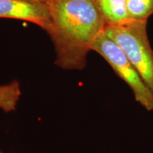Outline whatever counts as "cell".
Wrapping results in <instances>:
<instances>
[{
    "label": "cell",
    "instance_id": "obj_1",
    "mask_svg": "<svg viewBox=\"0 0 153 153\" xmlns=\"http://www.w3.org/2000/svg\"><path fill=\"white\" fill-rule=\"evenodd\" d=\"M47 29L55 47V64L64 70H82L87 54L106 24L92 0H46Z\"/></svg>",
    "mask_w": 153,
    "mask_h": 153
},
{
    "label": "cell",
    "instance_id": "obj_2",
    "mask_svg": "<svg viewBox=\"0 0 153 153\" xmlns=\"http://www.w3.org/2000/svg\"><path fill=\"white\" fill-rule=\"evenodd\" d=\"M148 21L106 26L104 33L116 42L153 93V50L147 33Z\"/></svg>",
    "mask_w": 153,
    "mask_h": 153
},
{
    "label": "cell",
    "instance_id": "obj_3",
    "mask_svg": "<svg viewBox=\"0 0 153 153\" xmlns=\"http://www.w3.org/2000/svg\"><path fill=\"white\" fill-rule=\"evenodd\" d=\"M107 61L116 74L128 85L134 97L145 109L153 111V93L116 42L102 31L91 45Z\"/></svg>",
    "mask_w": 153,
    "mask_h": 153
},
{
    "label": "cell",
    "instance_id": "obj_4",
    "mask_svg": "<svg viewBox=\"0 0 153 153\" xmlns=\"http://www.w3.org/2000/svg\"><path fill=\"white\" fill-rule=\"evenodd\" d=\"M0 18L26 21L46 30L50 11L45 1L0 0Z\"/></svg>",
    "mask_w": 153,
    "mask_h": 153
},
{
    "label": "cell",
    "instance_id": "obj_5",
    "mask_svg": "<svg viewBox=\"0 0 153 153\" xmlns=\"http://www.w3.org/2000/svg\"><path fill=\"white\" fill-rule=\"evenodd\" d=\"M106 26H120L131 22L126 0H92Z\"/></svg>",
    "mask_w": 153,
    "mask_h": 153
},
{
    "label": "cell",
    "instance_id": "obj_6",
    "mask_svg": "<svg viewBox=\"0 0 153 153\" xmlns=\"http://www.w3.org/2000/svg\"><path fill=\"white\" fill-rule=\"evenodd\" d=\"M22 95L20 83L17 80L0 85V109L6 113L16 110Z\"/></svg>",
    "mask_w": 153,
    "mask_h": 153
},
{
    "label": "cell",
    "instance_id": "obj_7",
    "mask_svg": "<svg viewBox=\"0 0 153 153\" xmlns=\"http://www.w3.org/2000/svg\"><path fill=\"white\" fill-rule=\"evenodd\" d=\"M131 21H148L153 14V0H126Z\"/></svg>",
    "mask_w": 153,
    "mask_h": 153
},
{
    "label": "cell",
    "instance_id": "obj_8",
    "mask_svg": "<svg viewBox=\"0 0 153 153\" xmlns=\"http://www.w3.org/2000/svg\"><path fill=\"white\" fill-rule=\"evenodd\" d=\"M29 1H44V0H29Z\"/></svg>",
    "mask_w": 153,
    "mask_h": 153
},
{
    "label": "cell",
    "instance_id": "obj_9",
    "mask_svg": "<svg viewBox=\"0 0 153 153\" xmlns=\"http://www.w3.org/2000/svg\"><path fill=\"white\" fill-rule=\"evenodd\" d=\"M0 153H4V152H1V151H0Z\"/></svg>",
    "mask_w": 153,
    "mask_h": 153
},
{
    "label": "cell",
    "instance_id": "obj_10",
    "mask_svg": "<svg viewBox=\"0 0 153 153\" xmlns=\"http://www.w3.org/2000/svg\"><path fill=\"white\" fill-rule=\"evenodd\" d=\"M44 1H46V0H44Z\"/></svg>",
    "mask_w": 153,
    "mask_h": 153
}]
</instances>
